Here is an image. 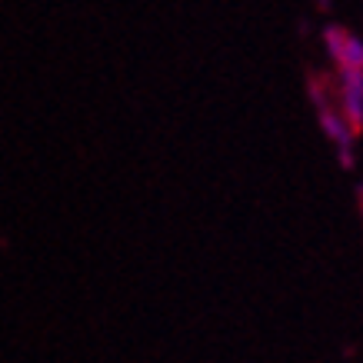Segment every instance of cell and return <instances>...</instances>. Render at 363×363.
Here are the masks:
<instances>
[{"mask_svg": "<svg viewBox=\"0 0 363 363\" xmlns=\"http://www.w3.org/2000/svg\"><path fill=\"white\" fill-rule=\"evenodd\" d=\"M327 40V54H330L337 74L340 70H363V40L347 27H327L323 33Z\"/></svg>", "mask_w": 363, "mask_h": 363, "instance_id": "2", "label": "cell"}, {"mask_svg": "<svg viewBox=\"0 0 363 363\" xmlns=\"http://www.w3.org/2000/svg\"><path fill=\"white\" fill-rule=\"evenodd\" d=\"M313 97H317V113H320V123H323V130H327V137L333 140V147H337V154L350 164V147H353V127L350 121L340 113V107H337V100L327 97L323 90H320V84L313 87Z\"/></svg>", "mask_w": 363, "mask_h": 363, "instance_id": "1", "label": "cell"}, {"mask_svg": "<svg viewBox=\"0 0 363 363\" xmlns=\"http://www.w3.org/2000/svg\"><path fill=\"white\" fill-rule=\"evenodd\" d=\"M337 107L350 121L353 130L363 127V70H340L337 74Z\"/></svg>", "mask_w": 363, "mask_h": 363, "instance_id": "3", "label": "cell"}]
</instances>
